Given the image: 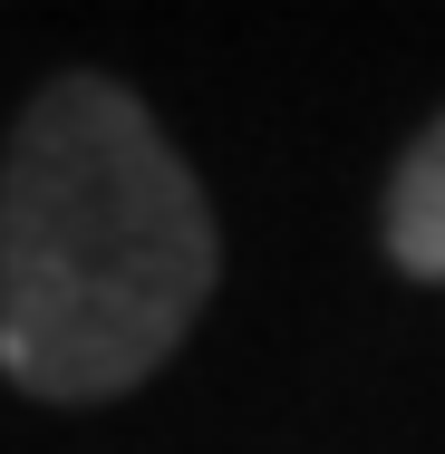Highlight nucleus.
<instances>
[{"mask_svg":"<svg viewBox=\"0 0 445 454\" xmlns=\"http://www.w3.org/2000/svg\"><path fill=\"white\" fill-rule=\"evenodd\" d=\"M213 271L203 184L146 97L49 78L0 155V377L59 406L126 396L184 348Z\"/></svg>","mask_w":445,"mask_h":454,"instance_id":"f257e3e1","label":"nucleus"},{"mask_svg":"<svg viewBox=\"0 0 445 454\" xmlns=\"http://www.w3.org/2000/svg\"><path fill=\"white\" fill-rule=\"evenodd\" d=\"M387 262L407 280H445V116L407 145L387 184Z\"/></svg>","mask_w":445,"mask_h":454,"instance_id":"f03ea898","label":"nucleus"}]
</instances>
